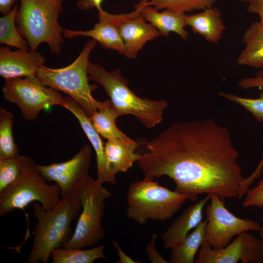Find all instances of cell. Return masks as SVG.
I'll return each mask as SVG.
<instances>
[{
    "label": "cell",
    "instance_id": "19",
    "mask_svg": "<svg viewBox=\"0 0 263 263\" xmlns=\"http://www.w3.org/2000/svg\"><path fill=\"white\" fill-rule=\"evenodd\" d=\"M141 12L146 20L157 29L161 35L168 37L170 32H174L184 40L188 38V33L185 29L186 14L168 9L159 12L148 4L142 7Z\"/></svg>",
    "mask_w": 263,
    "mask_h": 263
},
{
    "label": "cell",
    "instance_id": "1",
    "mask_svg": "<svg viewBox=\"0 0 263 263\" xmlns=\"http://www.w3.org/2000/svg\"><path fill=\"white\" fill-rule=\"evenodd\" d=\"M137 163L144 177L167 176L175 190L238 198L244 180L228 130L211 119L174 122L150 141Z\"/></svg>",
    "mask_w": 263,
    "mask_h": 263
},
{
    "label": "cell",
    "instance_id": "18",
    "mask_svg": "<svg viewBox=\"0 0 263 263\" xmlns=\"http://www.w3.org/2000/svg\"><path fill=\"white\" fill-rule=\"evenodd\" d=\"M185 22L194 33L202 36L211 43H218L225 29L220 11L214 6L198 13L186 14Z\"/></svg>",
    "mask_w": 263,
    "mask_h": 263
},
{
    "label": "cell",
    "instance_id": "27",
    "mask_svg": "<svg viewBox=\"0 0 263 263\" xmlns=\"http://www.w3.org/2000/svg\"><path fill=\"white\" fill-rule=\"evenodd\" d=\"M156 10L168 9L186 14L213 6L216 0H143Z\"/></svg>",
    "mask_w": 263,
    "mask_h": 263
},
{
    "label": "cell",
    "instance_id": "23",
    "mask_svg": "<svg viewBox=\"0 0 263 263\" xmlns=\"http://www.w3.org/2000/svg\"><path fill=\"white\" fill-rule=\"evenodd\" d=\"M206 219L189 233L183 241L171 248L170 263H194L195 256L205 241Z\"/></svg>",
    "mask_w": 263,
    "mask_h": 263
},
{
    "label": "cell",
    "instance_id": "12",
    "mask_svg": "<svg viewBox=\"0 0 263 263\" xmlns=\"http://www.w3.org/2000/svg\"><path fill=\"white\" fill-rule=\"evenodd\" d=\"M263 263V243L260 239L243 232L228 245L213 248L205 241L198 252L196 263Z\"/></svg>",
    "mask_w": 263,
    "mask_h": 263
},
{
    "label": "cell",
    "instance_id": "30",
    "mask_svg": "<svg viewBox=\"0 0 263 263\" xmlns=\"http://www.w3.org/2000/svg\"><path fill=\"white\" fill-rule=\"evenodd\" d=\"M242 206L244 207H263V179L252 188H249L244 195Z\"/></svg>",
    "mask_w": 263,
    "mask_h": 263
},
{
    "label": "cell",
    "instance_id": "5",
    "mask_svg": "<svg viewBox=\"0 0 263 263\" xmlns=\"http://www.w3.org/2000/svg\"><path fill=\"white\" fill-rule=\"evenodd\" d=\"M97 43L93 39L87 41L77 57L69 65L61 68L42 65L36 75L45 86L66 94L89 117L105 103V101L100 102L93 97L92 93L98 86L90 84L88 75L89 58Z\"/></svg>",
    "mask_w": 263,
    "mask_h": 263
},
{
    "label": "cell",
    "instance_id": "4",
    "mask_svg": "<svg viewBox=\"0 0 263 263\" xmlns=\"http://www.w3.org/2000/svg\"><path fill=\"white\" fill-rule=\"evenodd\" d=\"M20 0L16 22L29 49L36 51L40 43L45 42L52 53L60 54L64 40L58 18L64 0Z\"/></svg>",
    "mask_w": 263,
    "mask_h": 263
},
{
    "label": "cell",
    "instance_id": "36",
    "mask_svg": "<svg viewBox=\"0 0 263 263\" xmlns=\"http://www.w3.org/2000/svg\"><path fill=\"white\" fill-rule=\"evenodd\" d=\"M112 244L117 249L118 260H116V262L118 263H140V262L135 261L132 259L130 256L127 255L122 249L119 243L116 241H112Z\"/></svg>",
    "mask_w": 263,
    "mask_h": 263
},
{
    "label": "cell",
    "instance_id": "28",
    "mask_svg": "<svg viewBox=\"0 0 263 263\" xmlns=\"http://www.w3.org/2000/svg\"><path fill=\"white\" fill-rule=\"evenodd\" d=\"M25 156L0 160V192L16 181L22 171Z\"/></svg>",
    "mask_w": 263,
    "mask_h": 263
},
{
    "label": "cell",
    "instance_id": "35",
    "mask_svg": "<svg viewBox=\"0 0 263 263\" xmlns=\"http://www.w3.org/2000/svg\"><path fill=\"white\" fill-rule=\"evenodd\" d=\"M104 0H77V5L81 10L89 11L96 8L98 12L103 10L101 7Z\"/></svg>",
    "mask_w": 263,
    "mask_h": 263
},
{
    "label": "cell",
    "instance_id": "31",
    "mask_svg": "<svg viewBox=\"0 0 263 263\" xmlns=\"http://www.w3.org/2000/svg\"><path fill=\"white\" fill-rule=\"evenodd\" d=\"M157 238V234L153 233L151 240L145 248L146 254L151 263H168L169 262L167 261L156 250V241Z\"/></svg>",
    "mask_w": 263,
    "mask_h": 263
},
{
    "label": "cell",
    "instance_id": "16",
    "mask_svg": "<svg viewBox=\"0 0 263 263\" xmlns=\"http://www.w3.org/2000/svg\"><path fill=\"white\" fill-rule=\"evenodd\" d=\"M98 22L93 29L88 30H75L63 29V36L67 38L87 37L99 42L105 49L117 51L125 54V47L119 34L118 26L109 17L108 13L103 10L98 12Z\"/></svg>",
    "mask_w": 263,
    "mask_h": 263
},
{
    "label": "cell",
    "instance_id": "26",
    "mask_svg": "<svg viewBox=\"0 0 263 263\" xmlns=\"http://www.w3.org/2000/svg\"><path fill=\"white\" fill-rule=\"evenodd\" d=\"M14 116L12 113L0 108V160L19 155L18 146L13 134Z\"/></svg>",
    "mask_w": 263,
    "mask_h": 263
},
{
    "label": "cell",
    "instance_id": "17",
    "mask_svg": "<svg viewBox=\"0 0 263 263\" xmlns=\"http://www.w3.org/2000/svg\"><path fill=\"white\" fill-rule=\"evenodd\" d=\"M210 195L189 206L161 235L165 249H171L181 243L189 232L203 221V211Z\"/></svg>",
    "mask_w": 263,
    "mask_h": 263
},
{
    "label": "cell",
    "instance_id": "21",
    "mask_svg": "<svg viewBox=\"0 0 263 263\" xmlns=\"http://www.w3.org/2000/svg\"><path fill=\"white\" fill-rule=\"evenodd\" d=\"M242 41L244 47L238 57L237 63L263 69V27L259 21L245 30Z\"/></svg>",
    "mask_w": 263,
    "mask_h": 263
},
{
    "label": "cell",
    "instance_id": "38",
    "mask_svg": "<svg viewBox=\"0 0 263 263\" xmlns=\"http://www.w3.org/2000/svg\"><path fill=\"white\" fill-rule=\"evenodd\" d=\"M259 232H260V239L262 240V241L263 243V222L260 226V228L259 229Z\"/></svg>",
    "mask_w": 263,
    "mask_h": 263
},
{
    "label": "cell",
    "instance_id": "2",
    "mask_svg": "<svg viewBox=\"0 0 263 263\" xmlns=\"http://www.w3.org/2000/svg\"><path fill=\"white\" fill-rule=\"evenodd\" d=\"M33 216L38 220L33 232L34 243L26 263H47L53 250L63 248L73 234L71 224L82 208L78 194L62 198L53 209H45L34 202Z\"/></svg>",
    "mask_w": 263,
    "mask_h": 263
},
{
    "label": "cell",
    "instance_id": "20",
    "mask_svg": "<svg viewBox=\"0 0 263 263\" xmlns=\"http://www.w3.org/2000/svg\"><path fill=\"white\" fill-rule=\"evenodd\" d=\"M140 142L132 139L125 141L120 139L108 140L105 144V151L108 162L113 171L127 172L138 161L140 154L135 150Z\"/></svg>",
    "mask_w": 263,
    "mask_h": 263
},
{
    "label": "cell",
    "instance_id": "9",
    "mask_svg": "<svg viewBox=\"0 0 263 263\" xmlns=\"http://www.w3.org/2000/svg\"><path fill=\"white\" fill-rule=\"evenodd\" d=\"M2 92L4 99L16 104L29 121L36 120L47 107L64 104L60 92L45 86L37 76L5 79Z\"/></svg>",
    "mask_w": 263,
    "mask_h": 263
},
{
    "label": "cell",
    "instance_id": "37",
    "mask_svg": "<svg viewBox=\"0 0 263 263\" xmlns=\"http://www.w3.org/2000/svg\"><path fill=\"white\" fill-rule=\"evenodd\" d=\"M19 0H0V11L3 15L10 13L15 2Z\"/></svg>",
    "mask_w": 263,
    "mask_h": 263
},
{
    "label": "cell",
    "instance_id": "14",
    "mask_svg": "<svg viewBox=\"0 0 263 263\" xmlns=\"http://www.w3.org/2000/svg\"><path fill=\"white\" fill-rule=\"evenodd\" d=\"M63 107L70 111L78 120L81 128L91 142L96 155L97 166L96 181L103 185L116 183V174L110 166L106 158L105 146L100 134L94 128L90 117L82 108L69 96L64 97Z\"/></svg>",
    "mask_w": 263,
    "mask_h": 263
},
{
    "label": "cell",
    "instance_id": "6",
    "mask_svg": "<svg viewBox=\"0 0 263 263\" xmlns=\"http://www.w3.org/2000/svg\"><path fill=\"white\" fill-rule=\"evenodd\" d=\"M126 196L125 216L141 225L149 220L170 219L187 200H190L188 194L171 190L147 177L131 183Z\"/></svg>",
    "mask_w": 263,
    "mask_h": 263
},
{
    "label": "cell",
    "instance_id": "34",
    "mask_svg": "<svg viewBox=\"0 0 263 263\" xmlns=\"http://www.w3.org/2000/svg\"><path fill=\"white\" fill-rule=\"evenodd\" d=\"M247 3V11L259 16V22L263 27V0H251Z\"/></svg>",
    "mask_w": 263,
    "mask_h": 263
},
{
    "label": "cell",
    "instance_id": "39",
    "mask_svg": "<svg viewBox=\"0 0 263 263\" xmlns=\"http://www.w3.org/2000/svg\"><path fill=\"white\" fill-rule=\"evenodd\" d=\"M240 2H248L251 0H238Z\"/></svg>",
    "mask_w": 263,
    "mask_h": 263
},
{
    "label": "cell",
    "instance_id": "13",
    "mask_svg": "<svg viewBox=\"0 0 263 263\" xmlns=\"http://www.w3.org/2000/svg\"><path fill=\"white\" fill-rule=\"evenodd\" d=\"M148 4L140 0L132 12L126 13L118 29L125 47V55L130 58H136L140 50L146 43L157 38L159 31L150 23H147L141 14L142 7Z\"/></svg>",
    "mask_w": 263,
    "mask_h": 263
},
{
    "label": "cell",
    "instance_id": "11",
    "mask_svg": "<svg viewBox=\"0 0 263 263\" xmlns=\"http://www.w3.org/2000/svg\"><path fill=\"white\" fill-rule=\"evenodd\" d=\"M92 154L91 147L85 144L67 161L36 167L46 181L59 185L62 198H68L78 194L88 176Z\"/></svg>",
    "mask_w": 263,
    "mask_h": 263
},
{
    "label": "cell",
    "instance_id": "29",
    "mask_svg": "<svg viewBox=\"0 0 263 263\" xmlns=\"http://www.w3.org/2000/svg\"><path fill=\"white\" fill-rule=\"evenodd\" d=\"M218 94L244 107L249 112L257 121L259 122L263 121V91L260 93L259 97L257 98L244 97L223 92H219Z\"/></svg>",
    "mask_w": 263,
    "mask_h": 263
},
{
    "label": "cell",
    "instance_id": "25",
    "mask_svg": "<svg viewBox=\"0 0 263 263\" xmlns=\"http://www.w3.org/2000/svg\"><path fill=\"white\" fill-rule=\"evenodd\" d=\"M19 8L16 4L10 13L0 17V42L18 49L28 51V42L20 34L15 25Z\"/></svg>",
    "mask_w": 263,
    "mask_h": 263
},
{
    "label": "cell",
    "instance_id": "3",
    "mask_svg": "<svg viewBox=\"0 0 263 263\" xmlns=\"http://www.w3.org/2000/svg\"><path fill=\"white\" fill-rule=\"evenodd\" d=\"M88 72L90 79L105 90L119 116L132 115L148 128H154L161 122L168 106L165 100H154L136 95L128 87V81L119 69L109 72L89 61Z\"/></svg>",
    "mask_w": 263,
    "mask_h": 263
},
{
    "label": "cell",
    "instance_id": "10",
    "mask_svg": "<svg viewBox=\"0 0 263 263\" xmlns=\"http://www.w3.org/2000/svg\"><path fill=\"white\" fill-rule=\"evenodd\" d=\"M209 195L210 204L206 209L205 241L213 248L225 247L243 232L259 231L261 225L258 222L235 216L225 206L224 199L215 194Z\"/></svg>",
    "mask_w": 263,
    "mask_h": 263
},
{
    "label": "cell",
    "instance_id": "33",
    "mask_svg": "<svg viewBox=\"0 0 263 263\" xmlns=\"http://www.w3.org/2000/svg\"><path fill=\"white\" fill-rule=\"evenodd\" d=\"M263 169V157L254 171L249 176L244 178L241 191L242 195H244L254 181L262 175Z\"/></svg>",
    "mask_w": 263,
    "mask_h": 263
},
{
    "label": "cell",
    "instance_id": "22",
    "mask_svg": "<svg viewBox=\"0 0 263 263\" xmlns=\"http://www.w3.org/2000/svg\"><path fill=\"white\" fill-rule=\"evenodd\" d=\"M118 116L113 108L110 100H107L104 105L95 111L90 118L95 130L107 140L114 139L131 140L132 139L117 127L115 122Z\"/></svg>",
    "mask_w": 263,
    "mask_h": 263
},
{
    "label": "cell",
    "instance_id": "8",
    "mask_svg": "<svg viewBox=\"0 0 263 263\" xmlns=\"http://www.w3.org/2000/svg\"><path fill=\"white\" fill-rule=\"evenodd\" d=\"M78 195L82 210L72 238L64 246L67 249L92 246L105 237L101 220L105 201L112 196L111 192L89 175Z\"/></svg>",
    "mask_w": 263,
    "mask_h": 263
},
{
    "label": "cell",
    "instance_id": "15",
    "mask_svg": "<svg viewBox=\"0 0 263 263\" xmlns=\"http://www.w3.org/2000/svg\"><path fill=\"white\" fill-rule=\"evenodd\" d=\"M45 57L39 52L0 48V75L5 79L36 76Z\"/></svg>",
    "mask_w": 263,
    "mask_h": 263
},
{
    "label": "cell",
    "instance_id": "7",
    "mask_svg": "<svg viewBox=\"0 0 263 263\" xmlns=\"http://www.w3.org/2000/svg\"><path fill=\"white\" fill-rule=\"evenodd\" d=\"M60 188L56 184L48 185L38 171L34 160L25 156L18 179L0 192V216L16 209H24L35 202L45 209L55 208L60 202Z\"/></svg>",
    "mask_w": 263,
    "mask_h": 263
},
{
    "label": "cell",
    "instance_id": "24",
    "mask_svg": "<svg viewBox=\"0 0 263 263\" xmlns=\"http://www.w3.org/2000/svg\"><path fill=\"white\" fill-rule=\"evenodd\" d=\"M104 249V245L88 249L59 248L52 250L51 257L53 263H93L99 259L108 260Z\"/></svg>",
    "mask_w": 263,
    "mask_h": 263
},
{
    "label": "cell",
    "instance_id": "32",
    "mask_svg": "<svg viewBox=\"0 0 263 263\" xmlns=\"http://www.w3.org/2000/svg\"><path fill=\"white\" fill-rule=\"evenodd\" d=\"M238 85L244 90L263 88V69L258 72L254 76L242 78L238 82Z\"/></svg>",
    "mask_w": 263,
    "mask_h": 263
}]
</instances>
